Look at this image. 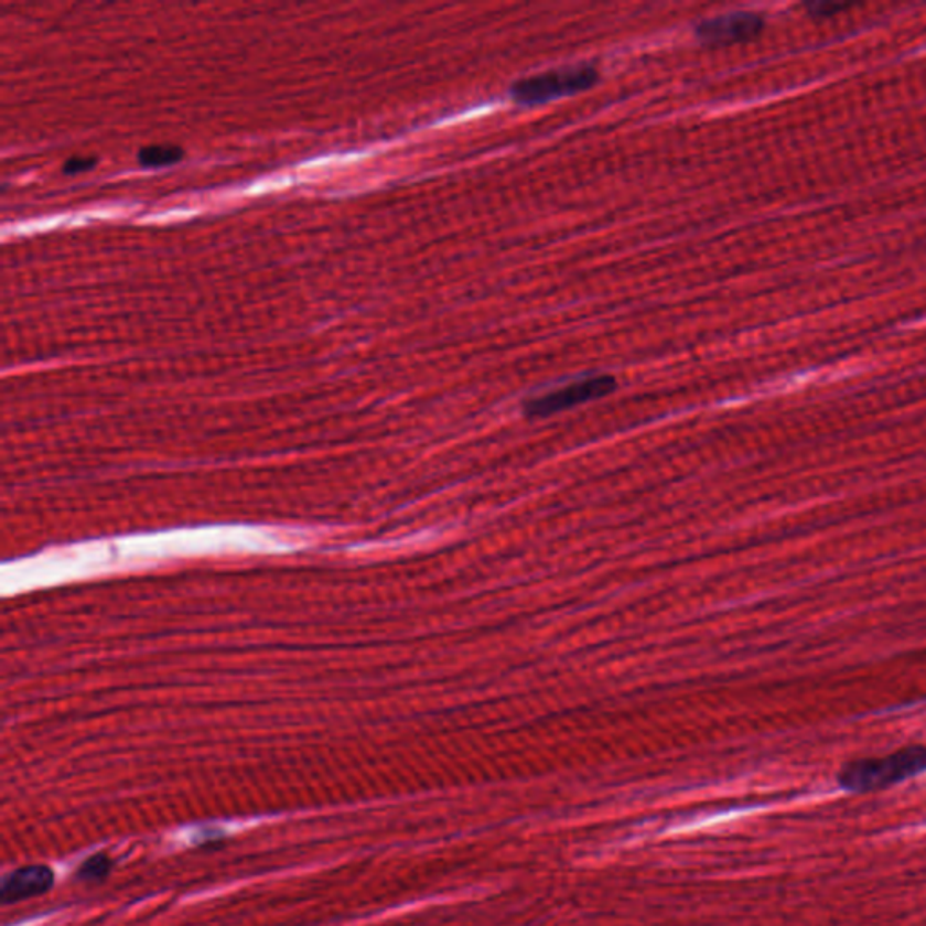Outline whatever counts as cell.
Wrapping results in <instances>:
<instances>
[{
  "instance_id": "cell-1",
  "label": "cell",
  "mask_w": 926,
  "mask_h": 926,
  "mask_svg": "<svg viewBox=\"0 0 926 926\" xmlns=\"http://www.w3.org/2000/svg\"><path fill=\"white\" fill-rule=\"evenodd\" d=\"M926 771V745H908L892 755L861 758L841 767L838 786L847 793H874L919 776Z\"/></svg>"
},
{
  "instance_id": "cell-2",
  "label": "cell",
  "mask_w": 926,
  "mask_h": 926,
  "mask_svg": "<svg viewBox=\"0 0 926 926\" xmlns=\"http://www.w3.org/2000/svg\"><path fill=\"white\" fill-rule=\"evenodd\" d=\"M597 80H600V71L590 64L561 67V69L547 71L541 75L527 76V78L514 82L510 87V98L519 106L549 104L556 98L589 91L597 84Z\"/></svg>"
},
{
  "instance_id": "cell-3",
  "label": "cell",
  "mask_w": 926,
  "mask_h": 926,
  "mask_svg": "<svg viewBox=\"0 0 926 926\" xmlns=\"http://www.w3.org/2000/svg\"><path fill=\"white\" fill-rule=\"evenodd\" d=\"M617 389V380L612 375H594V377L581 378L575 383L554 389L550 394L539 395L530 398L524 403L525 417L547 418L561 413L567 409L578 408L581 403L594 402L600 398L609 397Z\"/></svg>"
},
{
  "instance_id": "cell-4",
  "label": "cell",
  "mask_w": 926,
  "mask_h": 926,
  "mask_svg": "<svg viewBox=\"0 0 926 926\" xmlns=\"http://www.w3.org/2000/svg\"><path fill=\"white\" fill-rule=\"evenodd\" d=\"M764 30V19L758 13L741 11L715 17L694 25V39L710 47L735 46L753 41Z\"/></svg>"
},
{
  "instance_id": "cell-5",
  "label": "cell",
  "mask_w": 926,
  "mask_h": 926,
  "mask_svg": "<svg viewBox=\"0 0 926 926\" xmlns=\"http://www.w3.org/2000/svg\"><path fill=\"white\" fill-rule=\"evenodd\" d=\"M55 883V874L46 865L21 866L6 876L0 889L4 905L25 902L31 897L42 896Z\"/></svg>"
},
{
  "instance_id": "cell-6",
  "label": "cell",
  "mask_w": 926,
  "mask_h": 926,
  "mask_svg": "<svg viewBox=\"0 0 926 926\" xmlns=\"http://www.w3.org/2000/svg\"><path fill=\"white\" fill-rule=\"evenodd\" d=\"M183 158V149L177 146H149L138 152V162L143 166L174 165Z\"/></svg>"
},
{
  "instance_id": "cell-7",
  "label": "cell",
  "mask_w": 926,
  "mask_h": 926,
  "mask_svg": "<svg viewBox=\"0 0 926 926\" xmlns=\"http://www.w3.org/2000/svg\"><path fill=\"white\" fill-rule=\"evenodd\" d=\"M109 872H111V861L104 854H96L82 863L78 877L84 881H104L109 876Z\"/></svg>"
},
{
  "instance_id": "cell-8",
  "label": "cell",
  "mask_w": 926,
  "mask_h": 926,
  "mask_svg": "<svg viewBox=\"0 0 926 926\" xmlns=\"http://www.w3.org/2000/svg\"><path fill=\"white\" fill-rule=\"evenodd\" d=\"M96 165V158H69L66 163H64V172L69 174V176H75V174H82V172L91 171L93 166Z\"/></svg>"
},
{
  "instance_id": "cell-9",
  "label": "cell",
  "mask_w": 926,
  "mask_h": 926,
  "mask_svg": "<svg viewBox=\"0 0 926 926\" xmlns=\"http://www.w3.org/2000/svg\"><path fill=\"white\" fill-rule=\"evenodd\" d=\"M846 8H849V6L831 4V2H827V4L807 6V10H809V15L812 17H832L835 15L836 11L846 10Z\"/></svg>"
}]
</instances>
